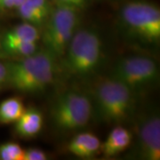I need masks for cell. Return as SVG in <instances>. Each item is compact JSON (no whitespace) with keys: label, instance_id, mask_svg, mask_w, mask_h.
<instances>
[{"label":"cell","instance_id":"6da1fadb","mask_svg":"<svg viewBox=\"0 0 160 160\" xmlns=\"http://www.w3.org/2000/svg\"><path fill=\"white\" fill-rule=\"evenodd\" d=\"M56 59L53 53L43 48L18 62L8 63L7 82L18 91H43L53 79Z\"/></svg>","mask_w":160,"mask_h":160},{"label":"cell","instance_id":"7a4b0ae2","mask_svg":"<svg viewBox=\"0 0 160 160\" xmlns=\"http://www.w3.org/2000/svg\"><path fill=\"white\" fill-rule=\"evenodd\" d=\"M64 68L70 75L82 77L92 73L102 57V42L92 29L77 30L64 53Z\"/></svg>","mask_w":160,"mask_h":160},{"label":"cell","instance_id":"3957f363","mask_svg":"<svg viewBox=\"0 0 160 160\" xmlns=\"http://www.w3.org/2000/svg\"><path fill=\"white\" fill-rule=\"evenodd\" d=\"M94 100L99 116L110 124L125 122L130 118L133 108V92L111 78L98 84Z\"/></svg>","mask_w":160,"mask_h":160},{"label":"cell","instance_id":"277c9868","mask_svg":"<svg viewBox=\"0 0 160 160\" xmlns=\"http://www.w3.org/2000/svg\"><path fill=\"white\" fill-rule=\"evenodd\" d=\"M78 12L74 6L58 4L52 9L42 35L44 48L56 57L64 55L69 42L77 31Z\"/></svg>","mask_w":160,"mask_h":160},{"label":"cell","instance_id":"5b68a950","mask_svg":"<svg viewBox=\"0 0 160 160\" xmlns=\"http://www.w3.org/2000/svg\"><path fill=\"white\" fill-rule=\"evenodd\" d=\"M121 18L126 29L137 39L147 44L160 40L159 8L145 1H132L122 9Z\"/></svg>","mask_w":160,"mask_h":160},{"label":"cell","instance_id":"8992f818","mask_svg":"<svg viewBox=\"0 0 160 160\" xmlns=\"http://www.w3.org/2000/svg\"><path fill=\"white\" fill-rule=\"evenodd\" d=\"M52 123L63 132L76 131L87 126L92 115V103L86 94L69 91L58 98L51 111Z\"/></svg>","mask_w":160,"mask_h":160},{"label":"cell","instance_id":"52a82bcc","mask_svg":"<svg viewBox=\"0 0 160 160\" xmlns=\"http://www.w3.org/2000/svg\"><path fill=\"white\" fill-rule=\"evenodd\" d=\"M158 78L156 62L145 56L123 59L116 64L111 73V78L124 84L133 93L156 84Z\"/></svg>","mask_w":160,"mask_h":160},{"label":"cell","instance_id":"ba28073f","mask_svg":"<svg viewBox=\"0 0 160 160\" xmlns=\"http://www.w3.org/2000/svg\"><path fill=\"white\" fill-rule=\"evenodd\" d=\"M138 152L143 159H160V119L157 113L147 115L140 121Z\"/></svg>","mask_w":160,"mask_h":160},{"label":"cell","instance_id":"9c48e42d","mask_svg":"<svg viewBox=\"0 0 160 160\" xmlns=\"http://www.w3.org/2000/svg\"><path fill=\"white\" fill-rule=\"evenodd\" d=\"M132 133L122 126H117L102 145L103 155L107 158L115 157L128 148L131 144Z\"/></svg>","mask_w":160,"mask_h":160},{"label":"cell","instance_id":"30bf717a","mask_svg":"<svg viewBox=\"0 0 160 160\" xmlns=\"http://www.w3.org/2000/svg\"><path fill=\"white\" fill-rule=\"evenodd\" d=\"M15 130L21 137L36 136L42 128L43 118L38 109H25L22 116L15 122Z\"/></svg>","mask_w":160,"mask_h":160},{"label":"cell","instance_id":"8fae6325","mask_svg":"<svg viewBox=\"0 0 160 160\" xmlns=\"http://www.w3.org/2000/svg\"><path fill=\"white\" fill-rule=\"evenodd\" d=\"M22 102L16 97L8 98L0 103V123H15L24 112Z\"/></svg>","mask_w":160,"mask_h":160},{"label":"cell","instance_id":"7c38bea8","mask_svg":"<svg viewBox=\"0 0 160 160\" xmlns=\"http://www.w3.org/2000/svg\"><path fill=\"white\" fill-rule=\"evenodd\" d=\"M40 33L38 28L30 23L20 24L10 31H8L3 38V41H26L37 42L39 39Z\"/></svg>","mask_w":160,"mask_h":160},{"label":"cell","instance_id":"4fadbf2b","mask_svg":"<svg viewBox=\"0 0 160 160\" xmlns=\"http://www.w3.org/2000/svg\"><path fill=\"white\" fill-rule=\"evenodd\" d=\"M2 46L7 55H19L27 57L38 51L37 42L2 40Z\"/></svg>","mask_w":160,"mask_h":160},{"label":"cell","instance_id":"5bb4252c","mask_svg":"<svg viewBox=\"0 0 160 160\" xmlns=\"http://www.w3.org/2000/svg\"><path fill=\"white\" fill-rule=\"evenodd\" d=\"M17 9L20 16L23 20L29 22L30 24H33L36 27L44 25V23L46 22V18L29 0H24L22 4L18 6Z\"/></svg>","mask_w":160,"mask_h":160},{"label":"cell","instance_id":"9a60e30c","mask_svg":"<svg viewBox=\"0 0 160 160\" xmlns=\"http://www.w3.org/2000/svg\"><path fill=\"white\" fill-rule=\"evenodd\" d=\"M24 150L16 143L7 142L0 146L1 160H23Z\"/></svg>","mask_w":160,"mask_h":160},{"label":"cell","instance_id":"2e32d148","mask_svg":"<svg viewBox=\"0 0 160 160\" xmlns=\"http://www.w3.org/2000/svg\"><path fill=\"white\" fill-rule=\"evenodd\" d=\"M100 147H101L100 140L92 133H90L89 137L86 140L85 145L80 150L78 157L81 158H87L93 157L94 155H96L99 152Z\"/></svg>","mask_w":160,"mask_h":160},{"label":"cell","instance_id":"e0dca14e","mask_svg":"<svg viewBox=\"0 0 160 160\" xmlns=\"http://www.w3.org/2000/svg\"><path fill=\"white\" fill-rule=\"evenodd\" d=\"M90 135V132H82L77 135L76 137L69 143L68 145V150L70 153H72L75 156H78L80 150L82 149L83 146L85 145L86 140L88 139Z\"/></svg>","mask_w":160,"mask_h":160},{"label":"cell","instance_id":"ac0fdd59","mask_svg":"<svg viewBox=\"0 0 160 160\" xmlns=\"http://www.w3.org/2000/svg\"><path fill=\"white\" fill-rule=\"evenodd\" d=\"M46 153L38 149H28L24 150L23 160H46Z\"/></svg>","mask_w":160,"mask_h":160},{"label":"cell","instance_id":"d6986e66","mask_svg":"<svg viewBox=\"0 0 160 160\" xmlns=\"http://www.w3.org/2000/svg\"><path fill=\"white\" fill-rule=\"evenodd\" d=\"M29 1L33 6H36L39 10L40 12L46 19L48 18V16H49V14H50V12L52 11V9L47 0H29Z\"/></svg>","mask_w":160,"mask_h":160},{"label":"cell","instance_id":"ffe728a7","mask_svg":"<svg viewBox=\"0 0 160 160\" xmlns=\"http://www.w3.org/2000/svg\"><path fill=\"white\" fill-rule=\"evenodd\" d=\"M24 0H0V9H12L18 8Z\"/></svg>","mask_w":160,"mask_h":160},{"label":"cell","instance_id":"44dd1931","mask_svg":"<svg viewBox=\"0 0 160 160\" xmlns=\"http://www.w3.org/2000/svg\"><path fill=\"white\" fill-rule=\"evenodd\" d=\"M7 78H8L7 64L0 62V88L7 82Z\"/></svg>","mask_w":160,"mask_h":160},{"label":"cell","instance_id":"7402d4cb","mask_svg":"<svg viewBox=\"0 0 160 160\" xmlns=\"http://www.w3.org/2000/svg\"><path fill=\"white\" fill-rule=\"evenodd\" d=\"M58 4H61V5H66V6H74V7H81L84 5L81 3L80 0H58Z\"/></svg>","mask_w":160,"mask_h":160},{"label":"cell","instance_id":"603a6c76","mask_svg":"<svg viewBox=\"0 0 160 160\" xmlns=\"http://www.w3.org/2000/svg\"><path fill=\"white\" fill-rule=\"evenodd\" d=\"M6 56H7V54L5 52L4 49H3V46H2V38L0 37V59L5 58Z\"/></svg>","mask_w":160,"mask_h":160}]
</instances>
